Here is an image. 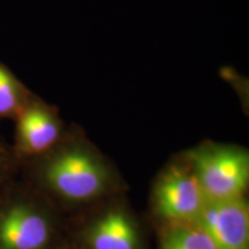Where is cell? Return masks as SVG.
Returning <instances> with one entry per match:
<instances>
[{"label":"cell","mask_w":249,"mask_h":249,"mask_svg":"<svg viewBox=\"0 0 249 249\" xmlns=\"http://www.w3.org/2000/svg\"><path fill=\"white\" fill-rule=\"evenodd\" d=\"M207 200L240 197L248 185L249 155L240 147L204 143L188 154Z\"/></svg>","instance_id":"obj_1"},{"label":"cell","mask_w":249,"mask_h":249,"mask_svg":"<svg viewBox=\"0 0 249 249\" xmlns=\"http://www.w3.org/2000/svg\"><path fill=\"white\" fill-rule=\"evenodd\" d=\"M50 186L71 200H87L105 187L107 171L97 156L83 144L74 143L57 152L46 165Z\"/></svg>","instance_id":"obj_2"},{"label":"cell","mask_w":249,"mask_h":249,"mask_svg":"<svg viewBox=\"0 0 249 249\" xmlns=\"http://www.w3.org/2000/svg\"><path fill=\"white\" fill-rule=\"evenodd\" d=\"M194 224L217 249L249 248V209L244 197L207 200Z\"/></svg>","instance_id":"obj_3"},{"label":"cell","mask_w":249,"mask_h":249,"mask_svg":"<svg viewBox=\"0 0 249 249\" xmlns=\"http://www.w3.org/2000/svg\"><path fill=\"white\" fill-rule=\"evenodd\" d=\"M157 209L171 220L193 223L207 201L192 169L172 166L161 177L155 191Z\"/></svg>","instance_id":"obj_4"},{"label":"cell","mask_w":249,"mask_h":249,"mask_svg":"<svg viewBox=\"0 0 249 249\" xmlns=\"http://www.w3.org/2000/svg\"><path fill=\"white\" fill-rule=\"evenodd\" d=\"M30 97L23 83L0 61V118H17Z\"/></svg>","instance_id":"obj_8"},{"label":"cell","mask_w":249,"mask_h":249,"mask_svg":"<svg viewBox=\"0 0 249 249\" xmlns=\"http://www.w3.org/2000/svg\"><path fill=\"white\" fill-rule=\"evenodd\" d=\"M160 249H217L213 240L200 227L177 226L167 233Z\"/></svg>","instance_id":"obj_9"},{"label":"cell","mask_w":249,"mask_h":249,"mask_svg":"<svg viewBox=\"0 0 249 249\" xmlns=\"http://www.w3.org/2000/svg\"><path fill=\"white\" fill-rule=\"evenodd\" d=\"M92 249H139L138 236L126 214L110 213L90 232Z\"/></svg>","instance_id":"obj_7"},{"label":"cell","mask_w":249,"mask_h":249,"mask_svg":"<svg viewBox=\"0 0 249 249\" xmlns=\"http://www.w3.org/2000/svg\"><path fill=\"white\" fill-rule=\"evenodd\" d=\"M50 236L48 220L27 205L0 213V249H42Z\"/></svg>","instance_id":"obj_6"},{"label":"cell","mask_w":249,"mask_h":249,"mask_svg":"<svg viewBox=\"0 0 249 249\" xmlns=\"http://www.w3.org/2000/svg\"><path fill=\"white\" fill-rule=\"evenodd\" d=\"M17 119L18 149L22 154H43L53 148L61 138L60 119L38 99L30 97Z\"/></svg>","instance_id":"obj_5"}]
</instances>
